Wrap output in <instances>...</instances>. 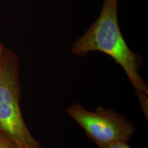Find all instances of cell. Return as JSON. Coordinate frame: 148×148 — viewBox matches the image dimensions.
I'll list each match as a JSON object with an SVG mask.
<instances>
[{
	"label": "cell",
	"instance_id": "cell-4",
	"mask_svg": "<svg viewBox=\"0 0 148 148\" xmlns=\"http://www.w3.org/2000/svg\"><path fill=\"white\" fill-rule=\"evenodd\" d=\"M0 148H18L6 135L0 132Z\"/></svg>",
	"mask_w": 148,
	"mask_h": 148
},
{
	"label": "cell",
	"instance_id": "cell-5",
	"mask_svg": "<svg viewBox=\"0 0 148 148\" xmlns=\"http://www.w3.org/2000/svg\"><path fill=\"white\" fill-rule=\"evenodd\" d=\"M103 148H132V147L129 145L128 143H127V142L119 141V142H116V143L110 144V145L106 146V147Z\"/></svg>",
	"mask_w": 148,
	"mask_h": 148
},
{
	"label": "cell",
	"instance_id": "cell-6",
	"mask_svg": "<svg viewBox=\"0 0 148 148\" xmlns=\"http://www.w3.org/2000/svg\"><path fill=\"white\" fill-rule=\"evenodd\" d=\"M5 50H6V48L5 47V46L3 45L2 42L0 41V67H1V64L3 62Z\"/></svg>",
	"mask_w": 148,
	"mask_h": 148
},
{
	"label": "cell",
	"instance_id": "cell-1",
	"mask_svg": "<svg viewBox=\"0 0 148 148\" xmlns=\"http://www.w3.org/2000/svg\"><path fill=\"white\" fill-rule=\"evenodd\" d=\"M119 1L103 0L99 15L86 32L73 42L71 51L77 57L99 51L113 59L126 73L147 120L148 86L139 74L143 58L130 49L123 38L118 20Z\"/></svg>",
	"mask_w": 148,
	"mask_h": 148
},
{
	"label": "cell",
	"instance_id": "cell-3",
	"mask_svg": "<svg viewBox=\"0 0 148 148\" xmlns=\"http://www.w3.org/2000/svg\"><path fill=\"white\" fill-rule=\"evenodd\" d=\"M66 112L98 148L116 142L129 143L136 132V128L129 119L112 108L99 106L95 111H89L81 103H75L66 108Z\"/></svg>",
	"mask_w": 148,
	"mask_h": 148
},
{
	"label": "cell",
	"instance_id": "cell-2",
	"mask_svg": "<svg viewBox=\"0 0 148 148\" xmlns=\"http://www.w3.org/2000/svg\"><path fill=\"white\" fill-rule=\"evenodd\" d=\"M20 61L6 49L0 67V132L18 148H44L29 130L21 109Z\"/></svg>",
	"mask_w": 148,
	"mask_h": 148
}]
</instances>
